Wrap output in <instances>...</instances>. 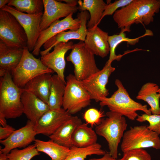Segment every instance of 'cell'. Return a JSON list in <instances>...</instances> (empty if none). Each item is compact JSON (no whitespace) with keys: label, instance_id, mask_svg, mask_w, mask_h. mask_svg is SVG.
<instances>
[{"label":"cell","instance_id":"cell-1","mask_svg":"<svg viewBox=\"0 0 160 160\" xmlns=\"http://www.w3.org/2000/svg\"><path fill=\"white\" fill-rule=\"evenodd\" d=\"M160 9V0H133L128 5L117 10L113 18L119 28L130 31L134 24L148 25L154 20L155 14Z\"/></svg>","mask_w":160,"mask_h":160},{"label":"cell","instance_id":"cell-2","mask_svg":"<svg viewBox=\"0 0 160 160\" xmlns=\"http://www.w3.org/2000/svg\"><path fill=\"white\" fill-rule=\"evenodd\" d=\"M115 83L117 90L111 97L100 99L101 107L106 106L110 111L118 113L132 121L136 119L138 115L137 113L138 111L148 115L151 114L147 105H143L131 98L120 80L116 79Z\"/></svg>","mask_w":160,"mask_h":160},{"label":"cell","instance_id":"cell-3","mask_svg":"<svg viewBox=\"0 0 160 160\" xmlns=\"http://www.w3.org/2000/svg\"><path fill=\"white\" fill-rule=\"evenodd\" d=\"M24 91L15 84L10 73L0 77V117L15 119L21 116L23 113L21 96Z\"/></svg>","mask_w":160,"mask_h":160},{"label":"cell","instance_id":"cell-4","mask_svg":"<svg viewBox=\"0 0 160 160\" xmlns=\"http://www.w3.org/2000/svg\"><path fill=\"white\" fill-rule=\"evenodd\" d=\"M106 115L107 117L96 127L95 131L107 141L111 156L117 159L118 146L126 131L127 124L124 116L118 113L110 111Z\"/></svg>","mask_w":160,"mask_h":160},{"label":"cell","instance_id":"cell-5","mask_svg":"<svg viewBox=\"0 0 160 160\" xmlns=\"http://www.w3.org/2000/svg\"><path fill=\"white\" fill-rule=\"evenodd\" d=\"M54 72L45 66L41 59L35 57L27 47H25L23 48V54L20 63L11 75L15 84L23 89L26 84L35 77L43 74H52Z\"/></svg>","mask_w":160,"mask_h":160},{"label":"cell","instance_id":"cell-6","mask_svg":"<svg viewBox=\"0 0 160 160\" xmlns=\"http://www.w3.org/2000/svg\"><path fill=\"white\" fill-rule=\"evenodd\" d=\"M159 135L145 125L131 127L124 132L121 145V150L123 153L137 148H152L160 149Z\"/></svg>","mask_w":160,"mask_h":160},{"label":"cell","instance_id":"cell-7","mask_svg":"<svg viewBox=\"0 0 160 160\" xmlns=\"http://www.w3.org/2000/svg\"><path fill=\"white\" fill-rule=\"evenodd\" d=\"M66 79L63 108L71 115L74 114L89 105L91 99L81 81L78 80L74 75L69 74Z\"/></svg>","mask_w":160,"mask_h":160},{"label":"cell","instance_id":"cell-8","mask_svg":"<svg viewBox=\"0 0 160 160\" xmlns=\"http://www.w3.org/2000/svg\"><path fill=\"white\" fill-rule=\"evenodd\" d=\"M66 59L73 64L74 75L79 81L85 80L100 70L96 63L94 55L82 41L73 44Z\"/></svg>","mask_w":160,"mask_h":160},{"label":"cell","instance_id":"cell-9","mask_svg":"<svg viewBox=\"0 0 160 160\" xmlns=\"http://www.w3.org/2000/svg\"><path fill=\"white\" fill-rule=\"evenodd\" d=\"M0 40L11 47H27V37L23 27L13 15L1 9Z\"/></svg>","mask_w":160,"mask_h":160},{"label":"cell","instance_id":"cell-10","mask_svg":"<svg viewBox=\"0 0 160 160\" xmlns=\"http://www.w3.org/2000/svg\"><path fill=\"white\" fill-rule=\"evenodd\" d=\"M1 9L13 15L23 28L27 39V47L29 51H33L40 32V26L43 12L30 15L20 12L14 7L6 5Z\"/></svg>","mask_w":160,"mask_h":160},{"label":"cell","instance_id":"cell-11","mask_svg":"<svg viewBox=\"0 0 160 160\" xmlns=\"http://www.w3.org/2000/svg\"><path fill=\"white\" fill-rule=\"evenodd\" d=\"M111 64V63L107 61L102 69L81 81L91 99L96 102H99L101 98L107 97L109 94L106 85L110 76L115 69Z\"/></svg>","mask_w":160,"mask_h":160},{"label":"cell","instance_id":"cell-12","mask_svg":"<svg viewBox=\"0 0 160 160\" xmlns=\"http://www.w3.org/2000/svg\"><path fill=\"white\" fill-rule=\"evenodd\" d=\"M44 12L40 26V32L48 28L53 22L63 17H66L78 10L76 5L63 3L58 0H43Z\"/></svg>","mask_w":160,"mask_h":160},{"label":"cell","instance_id":"cell-13","mask_svg":"<svg viewBox=\"0 0 160 160\" xmlns=\"http://www.w3.org/2000/svg\"><path fill=\"white\" fill-rule=\"evenodd\" d=\"M72 13L63 19L56 20L45 30L40 32L32 54L38 56L40 54V48L48 40L58 33L67 30H76L80 25L81 21L79 17L73 19Z\"/></svg>","mask_w":160,"mask_h":160},{"label":"cell","instance_id":"cell-14","mask_svg":"<svg viewBox=\"0 0 160 160\" xmlns=\"http://www.w3.org/2000/svg\"><path fill=\"white\" fill-rule=\"evenodd\" d=\"M72 116L63 108L58 110H49L34 124V130L37 135L42 134L49 136Z\"/></svg>","mask_w":160,"mask_h":160},{"label":"cell","instance_id":"cell-15","mask_svg":"<svg viewBox=\"0 0 160 160\" xmlns=\"http://www.w3.org/2000/svg\"><path fill=\"white\" fill-rule=\"evenodd\" d=\"M77 16L81 21L79 28L76 30L62 31L48 40L43 45L44 50L40 52L41 56L49 52L53 47L59 43L67 42L72 39L84 41L87 31V21L89 19L90 15L87 11L85 10L80 11L78 13Z\"/></svg>","mask_w":160,"mask_h":160},{"label":"cell","instance_id":"cell-16","mask_svg":"<svg viewBox=\"0 0 160 160\" xmlns=\"http://www.w3.org/2000/svg\"><path fill=\"white\" fill-rule=\"evenodd\" d=\"M34 123L28 120L26 125L15 130L8 138L0 140L4 147L0 151L7 154L12 150L17 148H25L35 140L37 135L34 129Z\"/></svg>","mask_w":160,"mask_h":160},{"label":"cell","instance_id":"cell-17","mask_svg":"<svg viewBox=\"0 0 160 160\" xmlns=\"http://www.w3.org/2000/svg\"><path fill=\"white\" fill-rule=\"evenodd\" d=\"M73 44L72 41L59 43L54 47L52 51L41 56V57L43 64L55 72L65 82H66L64 75L66 65L65 56L68 50L72 49Z\"/></svg>","mask_w":160,"mask_h":160},{"label":"cell","instance_id":"cell-18","mask_svg":"<svg viewBox=\"0 0 160 160\" xmlns=\"http://www.w3.org/2000/svg\"><path fill=\"white\" fill-rule=\"evenodd\" d=\"M108 37V33L97 26L87 30L84 42L86 47L94 55L104 58L110 53Z\"/></svg>","mask_w":160,"mask_h":160},{"label":"cell","instance_id":"cell-19","mask_svg":"<svg viewBox=\"0 0 160 160\" xmlns=\"http://www.w3.org/2000/svg\"><path fill=\"white\" fill-rule=\"evenodd\" d=\"M23 48L9 46L0 40V77L11 74L20 63Z\"/></svg>","mask_w":160,"mask_h":160},{"label":"cell","instance_id":"cell-20","mask_svg":"<svg viewBox=\"0 0 160 160\" xmlns=\"http://www.w3.org/2000/svg\"><path fill=\"white\" fill-rule=\"evenodd\" d=\"M23 113L34 124L50 110L48 104L32 94L24 90L21 96Z\"/></svg>","mask_w":160,"mask_h":160},{"label":"cell","instance_id":"cell-21","mask_svg":"<svg viewBox=\"0 0 160 160\" xmlns=\"http://www.w3.org/2000/svg\"><path fill=\"white\" fill-rule=\"evenodd\" d=\"M52 76L50 73L38 76L29 81L23 89L48 105Z\"/></svg>","mask_w":160,"mask_h":160},{"label":"cell","instance_id":"cell-22","mask_svg":"<svg viewBox=\"0 0 160 160\" xmlns=\"http://www.w3.org/2000/svg\"><path fill=\"white\" fill-rule=\"evenodd\" d=\"M82 123L81 119L78 116H72L49 137L57 144L70 148L72 146L71 141L72 135L77 127Z\"/></svg>","mask_w":160,"mask_h":160},{"label":"cell","instance_id":"cell-23","mask_svg":"<svg viewBox=\"0 0 160 160\" xmlns=\"http://www.w3.org/2000/svg\"><path fill=\"white\" fill-rule=\"evenodd\" d=\"M78 9L80 11H88L89 20L87 27L89 30L97 26L102 20L103 13L107 5L103 0H79L78 1Z\"/></svg>","mask_w":160,"mask_h":160},{"label":"cell","instance_id":"cell-24","mask_svg":"<svg viewBox=\"0 0 160 160\" xmlns=\"http://www.w3.org/2000/svg\"><path fill=\"white\" fill-rule=\"evenodd\" d=\"M159 87L156 83H146L141 87L136 97L137 99L148 103L150 106L149 110L152 114H160V94L158 92Z\"/></svg>","mask_w":160,"mask_h":160},{"label":"cell","instance_id":"cell-25","mask_svg":"<svg viewBox=\"0 0 160 160\" xmlns=\"http://www.w3.org/2000/svg\"><path fill=\"white\" fill-rule=\"evenodd\" d=\"M87 125L82 123L76 128L71 137L72 146L86 147L97 143V134L91 127H89Z\"/></svg>","mask_w":160,"mask_h":160},{"label":"cell","instance_id":"cell-26","mask_svg":"<svg viewBox=\"0 0 160 160\" xmlns=\"http://www.w3.org/2000/svg\"><path fill=\"white\" fill-rule=\"evenodd\" d=\"M34 142L38 151L47 154L52 160H64L70 151L69 148L58 144L51 140L44 141L35 139Z\"/></svg>","mask_w":160,"mask_h":160},{"label":"cell","instance_id":"cell-27","mask_svg":"<svg viewBox=\"0 0 160 160\" xmlns=\"http://www.w3.org/2000/svg\"><path fill=\"white\" fill-rule=\"evenodd\" d=\"M64 82L56 74L52 76L48 105L50 110H58L61 108L66 86Z\"/></svg>","mask_w":160,"mask_h":160},{"label":"cell","instance_id":"cell-28","mask_svg":"<svg viewBox=\"0 0 160 160\" xmlns=\"http://www.w3.org/2000/svg\"><path fill=\"white\" fill-rule=\"evenodd\" d=\"M124 30H121L120 33L118 34H114L109 36L108 41L110 47L109 58L107 62L112 63L114 60H120L122 56L121 55H117L115 53V50L117 46L123 42H126L127 44L135 45L138 43L140 39L144 36H152L153 33L150 30H148L143 36L134 39H130L126 36V34Z\"/></svg>","mask_w":160,"mask_h":160},{"label":"cell","instance_id":"cell-29","mask_svg":"<svg viewBox=\"0 0 160 160\" xmlns=\"http://www.w3.org/2000/svg\"><path fill=\"white\" fill-rule=\"evenodd\" d=\"M70 148V152L64 160H85L88 156L103 155L106 153L102 149L101 145L97 143L86 147L72 146Z\"/></svg>","mask_w":160,"mask_h":160},{"label":"cell","instance_id":"cell-30","mask_svg":"<svg viewBox=\"0 0 160 160\" xmlns=\"http://www.w3.org/2000/svg\"><path fill=\"white\" fill-rule=\"evenodd\" d=\"M7 5L14 7L17 10L30 15L43 12V0H10Z\"/></svg>","mask_w":160,"mask_h":160},{"label":"cell","instance_id":"cell-31","mask_svg":"<svg viewBox=\"0 0 160 160\" xmlns=\"http://www.w3.org/2000/svg\"><path fill=\"white\" fill-rule=\"evenodd\" d=\"M40 154L34 145H29L22 149L15 148L7 154L8 160H31Z\"/></svg>","mask_w":160,"mask_h":160},{"label":"cell","instance_id":"cell-32","mask_svg":"<svg viewBox=\"0 0 160 160\" xmlns=\"http://www.w3.org/2000/svg\"><path fill=\"white\" fill-rule=\"evenodd\" d=\"M105 116L104 111L101 110L92 108L85 112L83 118L86 124H90L92 127L99 125Z\"/></svg>","mask_w":160,"mask_h":160},{"label":"cell","instance_id":"cell-33","mask_svg":"<svg viewBox=\"0 0 160 160\" xmlns=\"http://www.w3.org/2000/svg\"><path fill=\"white\" fill-rule=\"evenodd\" d=\"M136 120L140 122L148 121V128L159 135L160 134V114L148 115L144 113L138 115Z\"/></svg>","mask_w":160,"mask_h":160},{"label":"cell","instance_id":"cell-34","mask_svg":"<svg viewBox=\"0 0 160 160\" xmlns=\"http://www.w3.org/2000/svg\"><path fill=\"white\" fill-rule=\"evenodd\" d=\"M120 160H151L150 154L144 149H135L123 152Z\"/></svg>","mask_w":160,"mask_h":160},{"label":"cell","instance_id":"cell-35","mask_svg":"<svg viewBox=\"0 0 160 160\" xmlns=\"http://www.w3.org/2000/svg\"><path fill=\"white\" fill-rule=\"evenodd\" d=\"M133 0H119L115 1L113 3H110L107 4L103 13L102 20L106 16L112 15L114 14L118 9L127 6Z\"/></svg>","mask_w":160,"mask_h":160},{"label":"cell","instance_id":"cell-36","mask_svg":"<svg viewBox=\"0 0 160 160\" xmlns=\"http://www.w3.org/2000/svg\"><path fill=\"white\" fill-rule=\"evenodd\" d=\"M11 126L7 124L4 126L0 127V140L8 138L15 130Z\"/></svg>","mask_w":160,"mask_h":160},{"label":"cell","instance_id":"cell-37","mask_svg":"<svg viewBox=\"0 0 160 160\" xmlns=\"http://www.w3.org/2000/svg\"><path fill=\"white\" fill-rule=\"evenodd\" d=\"M100 158H93L88 160H120V159H115L112 157L109 153H106Z\"/></svg>","mask_w":160,"mask_h":160},{"label":"cell","instance_id":"cell-38","mask_svg":"<svg viewBox=\"0 0 160 160\" xmlns=\"http://www.w3.org/2000/svg\"><path fill=\"white\" fill-rule=\"evenodd\" d=\"M60 1H65L66 3L73 4L76 6L78 4V1L76 0H63Z\"/></svg>","mask_w":160,"mask_h":160},{"label":"cell","instance_id":"cell-39","mask_svg":"<svg viewBox=\"0 0 160 160\" xmlns=\"http://www.w3.org/2000/svg\"><path fill=\"white\" fill-rule=\"evenodd\" d=\"M10 0H0V8L1 9L3 7L8 4Z\"/></svg>","mask_w":160,"mask_h":160},{"label":"cell","instance_id":"cell-40","mask_svg":"<svg viewBox=\"0 0 160 160\" xmlns=\"http://www.w3.org/2000/svg\"><path fill=\"white\" fill-rule=\"evenodd\" d=\"M0 160H8L7 154L0 151Z\"/></svg>","mask_w":160,"mask_h":160},{"label":"cell","instance_id":"cell-41","mask_svg":"<svg viewBox=\"0 0 160 160\" xmlns=\"http://www.w3.org/2000/svg\"><path fill=\"white\" fill-rule=\"evenodd\" d=\"M158 92L160 94V87H159V89L158 90Z\"/></svg>","mask_w":160,"mask_h":160}]
</instances>
